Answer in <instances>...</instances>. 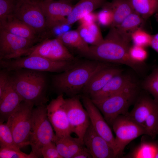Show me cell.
I'll return each instance as SVG.
<instances>
[{
	"mask_svg": "<svg viewBox=\"0 0 158 158\" xmlns=\"http://www.w3.org/2000/svg\"><path fill=\"white\" fill-rule=\"evenodd\" d=\"M131 41L121 34L116 28L111 27L101 43L90 46L87 58L104 63L125 65L142 75L145 72L146 65L137 63L130 58L129 49Z\"/></svg>",
	"mask_w": 158,
	"mask_h": 158,
	"instance_id": "6da1fadb",
	"label": "cell"
},
{
	"mask_svg": "<svg viewBox=\"0 0 158 158\" xmlns=\"http://www.w3.org/2000/svg\"><path fill=\"white\" fill-rule=\"evenodd\" d=\"M109 65L92 59L77 61L67 69L53 76L52 86L59 94L74 96L83 90L96 72Z\"/></svg>",
	"mask_w": 158,
	"mask_h": 158,
	"instance_id": "7a4b0ae2",
	"label": "cell"
},
{
	"mask_svg": "<svg viewBox=\"0 0 158 158\" xmlns=\"http://www.w3.org/2000/svg\"><path fill=\"white\" fill-rule=\"evenodd\" d=\"M11 72L12 83L23 101L36 106L45 104L48 101L47 81L44 72L25 69Z\"/></svg>",
	"mask_w": 158,
	"mask_h": 158,
	"instance_id": "3957f363",
	"label": "cell"
},
{
	"mask_svg": "<svg viewBox=\"0 0 158 158\" xmlns=\"http://www.w3.org/2000/svg\"><path fill=\"white\" fill-rule=\"evenodd\" d=\"M140 87L138 83L105 98L91 99L111 126L117 117L126 115L128 112L129 107L134 104L141 92Z\"/></svg>",
	"mask_w": 158,
	"mask_h": 158,
	"instance_id": "277c9868",
	"label": "cell"
},
{
	"mask_svg": "<svg viewBox=\"0 0 158 158\" xmlns=\"http://www.w3.org/2000/svg\"><path fill=\"white\" fill-rule=\"evenodd\" d=\"M47 115L46 105L36 106L32 110L29 145L37 157H41V150L45 145L54 142L56 135Z\"/></svg>",
	"mask_w": 158,
	"mask_h": 158,
	"instance_id": "5b68a950",
	"label": "cell"
},
{
	"mask_svg": "<svg viewBox=\"0 0 158 158\" xmlns=\"http://www.w3.org/2000/svg\"><path fill=\"white\" fill-rule=\"evenodd\" d=\"M77 61H55L39 56L32 55L11 60H0V65L2 69L9 72L25 69L60 73L69 68Z\"/></svg>",
	"mask_w": 158,
	"mask_h": 158,
	"instance_id": "8992f818",
	"label": "cell"
},
{
	"mask_svg": "<svg viewBox=\"0 0 158 158\" xmlns=\"http://www.w3.org/2000/svg\"><path fill=\"white\" fill-rule=\"evenodd\" d=\"M33 104L23 101L7 121L14 141L20 149L29 145Z\"/></svg>",
	"mask_w": 158,
	"mask_h": 158,
	"instance_id": "52a82bcc",
	"label": "cell"
},
{
	"mask_svg": "<svg viewBox=\"0 0 158 158\" xmlns=\"http://www.w3.org/2000/svg\"><path fill=\"white\" fill-rule=\"evenodd\" d=\"M111 126L115 134L114 146L115 158L121 157L126 146L132 140L146 134L144 128L125 115L117 117Z\"/></svg>",
	"mask_w": 158,
	"mask_h": 158,
	"instance_id": "ba28073f",
	"label": "cell"
},
{
	"mask_svg": "<svg viewBox=\"0 0 158 158\" xmlns=\"http://www.w3.org/2000/svg\"><path fill=\"white\" fill-rule=\"evenodd\" d=\"M40 0H18L14 16L32 28L38 35L47 30Z\"/></svg>",
	"mask_w": 158,
	"mask_h": 158,
	"instance_id": "9c48e42d",
	"label": "cell"
},
{
	"mask_svg": "<svg viewBox=\"0 0 158 158\" xmlns=\"http://www.w3.org/2000/svg\"><path fill=\"white\" fill-rule=\"evenodd\" d=\"M37 42L17 36L0 28V60L26 56Z\"/></svg>",
	"mask_w": 158,
	"mask_h": 158,
	"instance_id": "30bf717a",
	"label": "cell"
},
{
	"mask_svg": "<svg viewBox=\"0 0 158 158\" xmlns=\"http://www.w3.org/2000/svg\"><path fill=\"white\" fill-rule=\"evenodd\" d=\"M35 55L55 61H72L77 59L58 37L46 39L34 45L26 56Z\"/></svg>",
	"mask_w": 158,
	"mask_h": 158,
	"instance_id": "8fae6325",
	"label": "cell"
},
{
	"mask_svg": "<svg viewBox=\"0 0 158 158\" xmlns=\"http://www.w3.org/2000/svg\"><path fill=\"white\" fill-rule=\"evenodd\" d=\"M49 120L55 132L56 137L71 136L72 133L69 126L65 105V99L60 94L46 105Z\"/></svg>",
	"mask_w": 158,
	"mask_h": 158,
	"instance_id": "7c38bea8",
	"label": "cell"
},
{
	"mask_svg": "<svg viewBox=\"0 0 158 158\" xmlns=\"http://www.w3.org/2000/svg\"><path fill=\"white\" fill-rule=\"evenodd\" d=\"M65 105L72 133L83 142V137L90 123L88 114L76 96L65 99Z\"/></svg>",
	"mask_w": 158,
	"mask_h": 158,
	"instance_id": "4fadbf2b",
	"label": "cell"
},
{
	"mask_svg": "<svg viewBox=\"0 0 158 158\" xmlns=\"http://www.w3.org/2000/svg\"><path fill=\"white\" fill-rule=\"evenodd\" d=\"M40 4L45 16L47 30L67 23V17L73 7L72 2L61 0L43 1Z\"/></svg>",
	"mask_w": 158,
	"mask_h": 158,
	"instance_id": "5bb4252c",
	"label": "cell"
},
{
	"mask_svg": "<svg viewBox=\"0 0 158 158\" xmlns=\"http://www.w3.org/2000/svg\"><path fill=\"white\" fill-rule=\"evenodd\" d=\"M83 102L94 129L99 135L108 142L114 150L115 137L109 125L90 97H84Z\"/></svg>",
	"mask_w": 158,
	"mask_h": 158,
	"instance_id": "9a60e30c",
	"label": "cell"
},
{
	"mask_svg": "<svg viewBox=\"0 0 158 158\" xmlns=\"http://www.w3.org/2000/svg\"><path fill=\"white\" fill-rule=\"evenodd\" d=\"M83 141L93 158H115L113 149L96 132L91 123L85 133Z\"/></svg>",
	"mask_w": 158,
	"mask_h": 158,
	"instance_id": "2e32d148",
	"label": "cell"
},
{
	"mask_svg": "<svg viewBox=\"0 0 158 158\" xmlns=\"http://www.w3.org/2000/svg\"><path fill=\"white\" fill-rule=\"evenodd\" d=\"M147 93L141 91L133 109L125 115L143 128L148 116L158 107V102Z\"/></svg>",
	"mask_w": 158,
	"mask_h": 158,
	"instance_id": "e0dca14e",
	"label": "cell"
},
{
	"mask_svg": "<svg viewBox=\"0 0 158 158\" xmlns=\"http://www.w3.org/2000/svg\"><path fill=\"white\" fill-rule=\"evenodd\" d=\"M138 83L132 75L124 73L123 71L113 77L100 91L90 98L92 100L102 99Z\"/></svg>",
	"mask_w": 158,
	"mask_h": 158,
	"instance_id": "ac0fdd59",
	"label": "cell"
},
{
	"mask_svg": "<svg viewBox=\"0 0 158 158\" xmlns=\"http://www.w3.org/2000/svg\"><path fill=\"white\" fill-rule=\"evenodd\" d=\"M123 70L110 65L96 72L85 86L83 91L90 97L100 91L114 76Z\"/></svg>",
	"mask_w": 158,
	"mask_h": 158,
	"instance_id": "d6986e66",
	"label": "cell"
},
{
	"mask_svg": "<svg viewBox=\"0 0 158 158\" xmlns=\"http://www.w3.org/2000/svg\"><path fill=\"white\" fill-rule=\"evenodd\" d=\"M23 101L13 87L10 76L8 84L2 96L0 97V122L7 121Z\"/></svg>",
	"mask_w": 158,
	"mask_h": 158,
	"instance_id": "ffe728a7",
	"label": "cell"
},
{
	"mask_svg": "<svg viewBox=\"0 0 158 158\" xmlns=\"http://www.w3.org/2000/svg\"><path fill=\"white\" fill-rule=\"evenodd\" d=\"M0 28L21 37L37 41L39 40V35L32 28L14 15L0 23Z\"/></svg>",
	"mask_w": 158,
	"mask_h": 158,
	"instance_id": "44dd1931",
	"label": "cell"
},
{
	"mask_svg": "<svg viewBox=\"0 0 158 158\" xmlns=\"http://www.w3.org/2000/svg\"><path fill=\"white\" fill-rule=\"evenodd\" d=\"M107 0H80L73 7L67 17L68 25H72L86 15L102 8Z\"/></svg>",
	"mask_w": 158,
	"mask_h": 158,
	"instance_id": "7402d4cb",
	"label": "cell"
},
{
	"mask_svg": "<svg viewBox=\"0 0 158 158\" xmlns=\"http://www.w3.org/2000/svg\"><path fill=\"white\" fill-rule=\"evenodd\" d=\"M57 37L60 39L69 50L72 49L81 56L87 57L90 46L81 38L77 30H70Z\"/></svg>",
	"mask_w": 158,
	"mask_h": 158,
	"instance_id": "603a6c76",
	"label": "cell"
},
{
	"mask_svg": "<svg viewBox=\"0 0 158 158\" xmlns=\"http://www.w3.org/2000/svg\"><path fill=\"white\" fill-rule=\"evenodd\" d=\"M147 137V135H142L140 143L123 157L155 158L158 149L157 141L149 140Z\"/></svg>",
	"mask_w": 158,
	"mask_h": 158,
	"instance_id": "cb8c5ba5",
	"label": "cell"
},
{
	"mask_svg": "<svg viewBox=\"0 0 158 158\" xmlns=\"http://www.w3.org/2000/svg\"><path fill=\"white\" fill-rule=\"evenodd\" d=\"M145 21L139 14L133 11L115 28L121 34L131 41L132 34L138 29L142 28Z\"/></svg>",
	"mask_w": 158,
	"mask_h": 158,
	"instance_id": "d4e9b609",
	"label": "cell"
},
{
	"mask_svg": "<svg viewBox=\"0 0 158 158\" xmlns=\"http://www.w3.org/2000/svg\"><path fill=\"white\" fill-rule=\"evenodd\" d=\"M83 39L90 46H97L104 40L99 26L96 23L88 26L80 25L76 29Z\"/></svg>",
	"mask_w": 158,
	"mask_h": 158,
	"instance_id": "484cf974",
	"label": "cell"
},
{
	"mask_svg": "<svg viewBox=\"0 0 158 158\" xmlns=\"http://www.w3.org/2000/svg\"><path fill=\"white\" fill-rule=\"evenodd\" d=\"M107 3L114 14L113 22L111 27H116L134 11L128 0H112L110 2H107Z\"/></svg>",
	"mask_w": 158,
	"mask_h": 158,
	"instance_id": "4316f807",
	"label": "cell"
},
{
	"mask_svg": "<svg viewBox=\"0 0 158 158\" xmlns=\"http://www.w3.org/2000/svg\"><path fill=\"white\" fill-rule=\"evenodd\" d=\"M133 11L145 20L158 12V0H128Z\"/></svg>",
	"mask_w": 158,
	"mask_h": 158,
	"instance_id": "83f0119b",
	"label": "cell"
},
{
	"mask_svg": "<svg viewBox=\"0 0 158 158\" xmlns=\"http://www.w3.org/2000/svg\"><path fill=\"white\" fill-rule=\"evenodd\" d=\"M141 86L145 91L151 95L153 98L158 102V66L145 77Z\"/></svg>",
	"mask_w": 158,
	"mask_h": 158,
	"instance_id": "f1b7e54d",
	"label": "cell"
},
{
	"mask_svg": "<svg viewBox=\"0 0 158 158\" xmlns=\"http://www.w3.org/2000/svg\"><path fill=\"white\" fill-rule=\"evenodd\" d=\"M0 148L20 150L16 143L10 127L6 123L0 122Z\"/></svg>",
	"mask_w": 158,
	"mask_h": 158,
	"instance_id": "f546056e",
	"label": "cell"
},
{
	"mask_svg": "<svg viewBox=\"0 0 158 158\" xmlns=\"http://www.w3.org/2000/svg\"><path fill=\"white\" fill-rule=\"evenodd\" d=\"M144 128L145 135L153 139L158 135V107L148 116L145 121Z\"/></svg>",
	"mask_w": 158,
	"mask_h": 158,
	"instance_id": "4dcf8cb0",
	"label": "cell"
},
{
	"mask_svg": "<svg viewBox=\"0 0 158 158\" xmlns=\"http://www.w3.org/2000/svg\"><path fill=\"white\" fill-rule=\"evenodd\" d=\"M107 2L102 8V9L97 13V23L99 26L110 28L113 22L114 14Z\"/></svg>",
	"mask_w": 158,
	"mask_h": 158,
	"instance_id": "1f68e13d",
	"label": "cell"
},
{
	"mask_svg": "<svg viewBox=\"0 0 158 158\" xmlns=\"http://www.w3.org/2000/svg\"><path fill=\"white\" fill-rule=\"evenodd\" d=\"M152 35L140 28L134 32L131 36L133 44L146 48L151 46Z\"/></svg>",
	"mask_w": 158,
	"mask_h": 158,
	"instance_id": "d6a6232c",
	"label": "cell"
},
{
	"mask_svg": "<svg viewBox=\"0 0 158 158\" xmlns=\"http://www.w3.org/2000/svg\"><path fill=\"white\" fill-rule=\"evenodd\" d=\"M18 0H0V23L14 15Z\"/></svg>",
	"mask_w": 158,
	"mask_h": 158,
	"instance_id": "836d02e7",
	"label": "cell"
},
{
	"mask_svg": "<svg viewBox=\"0 0 158 158\" xmlns=\"http://www.w3.org/2000/svg\"><path fill=\"white\" fill-rule=\"evenodd\" d=\"M129 54L132 60L140 64H145L148 56L146 48L134 44L130 47Z\"/></svg>",
	"mask_w": 158,
	"mask_h": 158,
	"instance_id": "e575fe53",
	"label": "cell"
},
{
	"mask_svg": "<svg viewBox=\"0 0 158 158\" xmlns=\"http://www.w3.org/2000/svg\"><path fill=\"white\" fill-rule=\"evenodd\" d=\"M0 158H37L32 152L29 154L23 152L20 150L0 148Z\"/></svg>",
	"mask_w": 158,
	"mask_h": 158,
	"instance_id": "d590c367",
	"label": "cell"
},
{
	"mask_svg": "<svg viewBox=\"0 0 158 158\" xmlns=\"http://www.w3.org/2000/svg\"><path fill=\"white\" fill-rule=\"evenodd\" d=\"M66 138L70 158H73L85 146L83 142L78 137L74 138L70 136Z\"/></svg>",
	"mask_w": 158,
	"mask_h": 158,
	"instance_id": "8d00e7d4",
	"label": "cell"
},
{
	"mask_svg": "<svg viewBox=\"0 0 158 158\" xmlns=\"http://www.w3.org/2000/svg\"><path fill=\"white\" fill-rule=\"evenodd\" d=\"M66 138L55 137L54 141L59 154L62 158H70Z\"/></svg>",
	"mask_w": 158,
	"mask_h": 158,
	"instance_id": "74e56055",
	"label": "cell"
},
{
	"mask_svg": "<svg viewBox=\"0 0 158 158\" xmlns=\"http://www.w3.org/2000/svg\"><path fill=\"white\" fill-rule=\"evenodd\" d=\"M41 155L44 158H62L59 154L55 143L52 142L44 145L41 150Z\"/></svg>",
	"mask_w": 158,
	"mask_h": 158,
	"instance_id": "f35d334b",
	"label": "cell"
},
{
	"mask_svg": "<svg viewBox=\"0 0 158 158\" xmlns=\"http://www.w3.org/2000/svg\"><path fill=\"white\" fill-rule=\"evenodd\" d=\"M10 72L2 69L0 72V97L4 93L10 80Z\"/></svg>",
	"mask_w": 158,
	"mask_h": 158,
	"instance_id": "ab89813d",
	"label": "cell"
},
{
	"mask_svg": "<svg viewBox=\"0 0 158 158\" xmlns=\"http://www.w3.org/2000/svg\"><path fill=\"white\" fill-rule=\"evenodd\" d=\"M97 13L93 12L84 16L78 21L80 25L88 26L94 23H97Z\"/></svg>",
	"mask_w": 158,
	"mask_h": 158,
	"instance_id": "60d3db41",
	"label": "cell"
},
{
	"mask_svg": "<svg viewBox=\"0 0 158 158\" xmlns=\"http://www.w3.org/2000/svg\"><path fill=\"white\" fill-rule=\"evenodd\" d=\"M92 157L85 146L79 151L73 158H92Z\"/></svg>",
	"mask_w": 158,
	"mask_h": 158,
	"instance_id": "b9f144b4",
	"label": "cell"
},
{
	"mask_svg": "<svg viewBox=\"0 0 158 158\" xmlns=\"http://www.w3.org/2000/svg\"><path fill=\"white\" fill-rule=\"evenodd\" d=\"M150 47L158 53V33L152 35Z\"/></svg>",
	"mask_w": 158,
	"mask_h": 158,
	"instance_id": "7bdbcfd3",
	"label": "cell"
},
{
	"mask_svg": "<svg viewBox=\"0 0 158 158\" xmlns=\"http://www.w3.org/2000/svg\"><path fill=\"white\" fill-rule=\"evenodd\" d=\"M154 15L156 20L158 23V12L155 13Z\"/></svg>",
	"mask_w": 158,
	"mask_h": 158,
	"instance_id": "ee69618b",
	"label": "cell"
},
{
	"mask_svg": "<svg viewBox=\"0 0 158 158\" xmlns=\"http://www.w3.org/2000/svg\"><path fill=\"white\" fill-rule=\"evenodd\" d=\"M41 1H51V0H61V1H69L70 2H72V1L73 0H40Z\"/></svg>",
	"mask_w": 158,
	"mask_h": 158,
	"instance_id": "f6af8a7d",
	"label": "cell"
},
{
	"mask_svg": "<svg viewBox=\"0 0 158 158\" xmlns=\"http://www.w3.org/2000/svg\"><path fill=\"white\" fill-rule=\"evenodd\" d=\"M157 140V144H158V149L157 153L155 156V158H158V140Z\"/></svg>",
	"mask_w": 158,
	"mask_h": 158,
	"instance_id": "bcb514c9",
	"label": "cell"
},
{
	"mask_svg": "<svg viewBox=\"0 0 158 158\" xmlns=\"http://www.w3.org/2000/svg\"></svg>",
	"mask_w": 158,
	"mask_h": 158,
	"instance_id": "7dc6e473",
	"label": "cell"
}]
</instances>
